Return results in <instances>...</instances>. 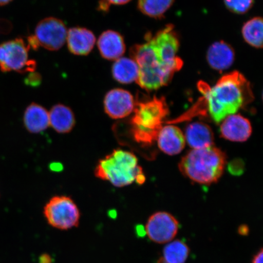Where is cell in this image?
<instances>
[{
    "mask_svg": "<svg viewBox=\"0 0 263 263\" xmlns=\"http://www.w3.org/2000/svg\"><path fill=\"white\" fill-rule=\"evenodd\" d=\"M145 41L130 48V57L139 66L138 85L147 91L156 90L169 84L182 68L183 61L177 57L180 42L172 25L155 35H146Z\"/></svg>",
    "mask_w": 263,
    "mask_h": 263,
    "instance_id": "obj_1",
    "label": "cell"
},
{
    "mask_svg": "<svg viewBox=\"0 0 263 263\" xmlns=\"http://www.w3.org/2000/svg\"><path fill=\"white\" fill-rule=\"evenodd\" d=\"M198 88L203 95L210 116L216 123L235 114L252 95L249 82L238 71L223 76L215 86L199 82Z\"/></svg>",
    "mask_w": 263,
    "mask_h": 263,
    "instance_id": "obj_2",
    "label": "cell"
},
{
    "mask_svg": "<svg viewBox=\"0 0 263 263\" xmlns=\"http://www.w3.org/2000/svg\"><path fill=\"white\" fill-rule=\"evenodd\" d=\"M226 164V154L212 146L190 151L179 166L180 172L193 182L210 185L221 178Z\"/></svg>",
    "mask_w": 263,
    "mask_h": 263,
    "instance_id": "obj_3",
    "label": "cell"
},
{
    "mask_svg": "<svg viewBox=\"0 0 263 263\" xmlns=\"http://www.w3.org/2000/svg\"><path fill=\"white\" fill-rule=\"evenodd\" d=\"M168 114V106L164 98L155 97L136 103L130 121L135 141L144 146L152 144Z\"/></svg>",
    "mask_w": 263,
    "mask_h": 263,
    "instance_id": "obj_4",
    "label": "cell"
},
{
    "mask_svg": "<svg viewBox=\"0 0 263 263\" xmlns=\"http://www.w3.org/2000/svg\"><path fill=\"white\" fill-rule=\"evenodd\" d=\"M142 173L136 155L122 149L114 150L101 160L95 171L98 179L108 181L117 187L130 185Z\"/></svg>",
    "mask_w": 263,
    "mask_h": 263,
    "instance_id": "obj_5",
    "label": "cell"
},
{
    "mask_svg": "<svg viewBox=\"0 0 263 263\" xmlns=\"http://www.w3.org/2000/svg\"><path fill=\"white\" fill-rule=\"evenodd\" d=\"M29 46L24 39L16 38L0 45V69L4 73L15 71L32 73L36 68L34 61L29 60Z\"/></svg>",
    "mask_w": 263,
    "mask_h": 263,
    "instance_id": "obj_6",
    "label": "cell"
},
{
    "mask_svg": "<svg viewBox=\"0 0 263 263\" xmlns=\"http://www.w3.org/2000/svg\"><path fill=\"white\" fill-rule=\"evenodd\" d=\"M44 215L49 225L60 230L78 227L81 216L77 204L68 196L52 197L45 206Z\"/></svg>",
    "mask_w": 263,
    "mask_h": 263,
    "instance_id": "obj_7",
    "label": "cell"
},
{
    "mask_svg": "<svg viewBox=\"0 0 263 263\" xmlns=\"http://www.w3.org/2000/svg\"><path fill=\"white\" fill-rule=\"evenodd\" d=\"M67 31V27L61 20L48 17L39 22L33 35L39 47L54 51L60 49L65 44Z\"/></svg>",
    "mask_w": 263,
    "mask_h": 263,
    "instance_id": "obj_8",
    "label": "cell"
},
{
    "mask_svg": "<svg viewBox=\"0 0 263 263\" xmlns=\"http://www.w3.org/2000/svg\"><path fill=\"white\" fill-rule=\"evenodd\" d=\"M179 222L169 213L159 212L150 216L146 225V235L158 244L172 241L178 232Z\"/></svg>",
    "mask_w": 263,
    "mask_h": 263,
    "instance_id": "obj_9",
    "label": "cell"
},
{
    "mask_svg": "<svg viewBox=\"0 0 263 263\" xmlns=\"http://www.w3.org/2000/svg\"><path fill=\"white\" fill-rule=\"evenodd\" d=\"M133 95L122 88L108 91L104 99L105 112L112 119H121L129 116L136 107Z\"/></svg>",
    "mask_w": 263,
    "mask_h": 263,
    "instance_id": "obj_10",
    "label": "cell"
},
{
    "mask_svg": "<svg viewBox=\"0 0 263 263\" xmlns=\"http://www.w3.org/2000/svg\"><path fill=\"white\" fill-rule=\"evenodd\" d=\"M220 133L223 139L235 142H244L252 133L251 122L239 114H233L222 121Z\"/></svg>",
    "mask_w": 263,
    "mask_h": 263,
    "instance_id": "obj_11",
    "label": "cell"
},
{
    "mask_svg": "<svg viewBox=\"0 0 263 263\" xmlns=\"http://www.w3.org/2000/svg\"><path fill=\"white\" fill-rule=\"evenodd\" d=\"M66 42L71 53L77 55H87L93 50L96 37L89 29L74 27L67 31Z\"/></svg>",
    "mask_w": 263,
    "mask_h": 263,
    "instance_id": "obj_12",
    "label": "cell"
},
{
    "mask_svg": "<svg viewBox=\"0 0 263 263\" xmlns=\"http://www.w3.org/2000/svg\"><path fill=\"white\" fill-rule=\"evenodd\" d=\"M102 58L108 61H116L122 58L126 51V44L120 33L107 30L102 33L97 42Z\"/></svg>",
    "mask_w": 263,
    "mask_h": 263,
    "instance_id": "obj_13",
    "label": "cell"
},
{
    "mask_svg": "<svg viewBox=\"0 0 263 263\" xmlns=\"http://www.w3.org/2000/svg\"><path fill=\"white\" fill-rule=\"evenodd\" d=\"M156 140L159 149L169 156L177 155L185 146V138L182 131L173 125L163 126Z\"/></svg>",
    "mask_w": 263,
    "mask_h": 263,
    "instance_id": "obj_14",
    "label": "cell"
},
{
    "mask_svg": "<svg viewBox=\"0 0 263 263\" xmlns=\"http://www.w3.org/2000/svg\"><path fill=\"white\" fill-rule=\"evenodd\" d=\"M234 49L223 41L213 43L206 52V60L210 67L222 71L228 70L235 61Z\"/></svg>",
    "mask_w": 263,
    "mask_h": 263,
    "instance_id": "obj_15",
    "label": "cell"
},
{
    "mask_svg": "<svg viewBox=\"0 0 263 263\" xmlns=\"http://www.w3.org/2000/svg\"><path fill=\"white\" fill-rule=\"evenodd\" d=\"M185 141L193 149H200L213 146L214 134L212 128L204 123L193 122L186 127Z\"/></svg>",
    "mask_w": 263,
    "mask_h": 263,
    "instance_id": "obj_16",
    "label": "cell"
},
{
    "mask_svg": "<svg viewBox=\"0 0 263 263\" xmlns=\"http://www.w3.org/2000/svg\"><path fill=\"white\" fill-rule=\"evenodd\" d=\"M49 126L57 133H70L75 125L76 120L73 111L63 104H57L49 112Z\"/></svg>",
    "mask_w": 263,
    "mask_h": 263,
    "instance_id": "obj_17",
    "label": "cell"
},
{
    "mask_svg": "<svg viewBox=\"0 0 263 263\" xmlns=\"http://www.w3.org/2000/svg\"><path fill=\"white\" fill-rule=\"evenodd\" d=\"M24 123L30 133H40L49 126V112L41 105L32 103L25 111Z\"/></svg>",
    "mask_w": 263,
    "mask_h": 263,
    "instance_id": "obj_18",
    "label": "cell"
},
{
    "mask_svg": "<svg viewBox=\"0 0 263 263\" xmlns=\"http://www.w3.org/2000/svg\"><path fill=\"white\" fill-rule=\"evenodd\" d=\"M111 73L117 82L120 84H129L137 81L139 68L133 59L121 58L115 61L111 67Z\"/></svg>",
    "mask_w": 263,
    "mask_h": 263,
    "instance_id": "obj_19",
    "label": "cell"
},
{
    "mask_svg": "<svg viewBox=\"0 0 263 263\" xmlns=\"http://www.w3.org/2000/svg\"><path fill=\"white\" fill-rule=\"evenodd\" d=\"M189 254V246L180 240H175L164 247L163 255L157 263H185Z\"/></svg>",
    "mask_w": 263,
    "mask_h": 263,
    "instance_id": "obj_20",
    "label": "cell"
},
{
    "mask_svg": "<svg viewBox=\"0 0 263 263\" xmlns=\"http://www.w3.org/2000/svg\"><path fill=\"white\" fill-rule=\"evenodd\" d=\"M243 39L249 45L255 48L262 47L263 24L261 17H254L245 23L242 28Z\"/></svg>",
    "mask_w": 263,
    "mask_h": 263,
    "instance_id": "obj_21",
    "label": "cell"
},
{
    "mask_svg": "<svg viewBox=\"0 0 263 263\" xmlns=\"http://www.w3.org/2000/svg\"><path fill=\"white\" fill-rule=\"evenodd\" d=\"M174 0H138V8L143 14L150 17H162L171 7Z\"/></svg>",
    "mask_w": 263,
    "mask_h": 263,
    "instance_id": "obj_22",
    "label": "cell"
},
{
    "mask_svg": "<svg viewBox=\"0 0 263 263\" xmlns=\"http://www.w3.org/2000/svg\"><path fill=\"white\" fill-rule=\"evenodd\" d=\"M226 8L236 14H245L254 5V0H223Z\"/></svg>",
    "mask_w": 263,
    "mask_h": 263,
    "instance_id": "obj_23",
    "label": "cell"
},
{
    "mask_svg": "<svg viewBox=\"0 0 263 263\" xmlns=\"http://www.w3.org/2000/svg\"><path fill=\"white\" fill-rule=\"evenodd\" d=\"M243 170H244V163L242 161L239 160L233 161L232 162L230 163L229 165V170L230 172L235 175H239V174L242 173Z\"/></svg>",
    "mask_w": 263,
    "mask_h": 263,
    "instance_id": "obj_24",
    "label": "cell"
},
{
    "mask_svg": "<svg viewBox=\"0 0 263 263\" xmlns=\"http://www.w3.org/2000/svg\"><path fill=\"white\" fill-rule=\"evenodd\" d=\"M27 78L26 79L25 83L32 87L37 86L41 83L42 78L39 73H30Z\"/></svg>",
    "mask_w": 263,
    "mask_h": 263,
    "instance_id": "obj_25",
    "label": "cell"
},
{
    "mask_svg": "<svg viewBox=\"0 0 263 263\" xmlns=\"http://www.w3.org/2000/svg\"><path fill=\"white\" fill-rule=\"evenodd\" d=\"M108 4L114 5H126L127 3L130 2L131 0H106Z\"/></svg>",
    "mask_w": 263,
    "mask_h": 263,
    "instance_id": "obj_26",
    "label": "cell"
},
{
    "mask_svg": "<svg viewBox=\"0 0 263 263\" xmlns=\"http://www.w3.org/2000/svg\"><path fill=\"white\" fill-rule=\"evenodd\" d=\"M252 263H263V252L261 249L258 254H256L254 259H253Z\"/></svg>",
    "mask_w": 263,
    "mask_h": 263,
    "instance_id": "obj_27",
    "label": "cell"
},
{
    "mask_svg": "<svg viewBox=\"0 0 263 263\" xmlns=\"http://www.w3.org/2000/svg\"><path fill=\"white\" fill-rule=\"evenodd\" d=\"M50 168L51 170L54 171V172H60V171L63 169V166L60 163H53L51 164Z\"/></svg>",
    "mask_w": 263,
    "mask_h": 263,
    "instance_id": "obj_28",
    "label": "cell"
},
{
    "mask_svg": "<svg viewBox=\"0 0 263 263\" xmlns=\"http://www.w3.org/2000/svg\"><path fill=\"white\" fill-rule=\"evenodd\" d=\"M51 258L48 255H43L40 258V263H51Z\"/></svg>",
    "mask_w": 263,
    "mask_h": 263,
    "instance_id": "obj_29",
    "label": "cell"
},
{
    "mask_svg": "<svg viewBox=\"0 0 263 263\" xmlns=\"http://www.w3.org/2000/svg\"><path fill=\"white\" fill-rule=\"evenodd\" d=\"M12 0H0V6H5L9 4Z\"/></svg>",
    "mask_w": 263,
    "mask_h": 263,
    "instance_id": "obj_30",
    "label": "cell"
}]
</instances>
